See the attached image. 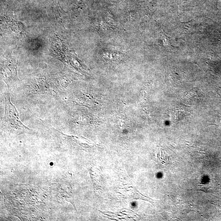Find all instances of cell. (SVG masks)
I'll list each match as a JSON object with an SVG mask.
<instances>
[{
    "label": "cell",
    "instance_id": "obj_3",
    "mask_svg": "<svg viewBox=\"0 0 221 221\" xmlns=\"http://www.w3.org/2000/svg\"><path fill=\"white\" fill-rule=\"evenodd\" d=\"M28 92L30 94L54 95L58 93L51 78H37L28 85Z\"/></svg>",
    "mask_w": 221,
    "mask_h": 221
},
{
    "label": "cell",
    "instance_id": "obj_1",
    "mask_svg": "<svg viewBox=\"0 0 221 221\" xmlns=\"http://www.w3.org/2000/svg\"><path fill=\"white\" fill-rule=\"evenodd\" d=\"M5 108L2 127L3 129L10 134H19L28 133L31 130L23 124L20 119L19 113L11 102L9 94H4Z\"/></svg>",
    "mask_w": 221,
    "mask_h": 221
},
{
    "label": "cell",
    "instance_id": "obj_2",
    "mask_svg": "<svg viewBox=\"0 0 221 221\" xmlns=\"http://www.w3.org/2000/svg\"><path fill=\"white\" fill-rule=\"evenodd\" d=\"M17 61L12 57H8L1 62V77L10 90L13 89L18 84L17 72Z\"/></svg>",
    "mask_w": 221,
    "mask_h": 221
}]
</instances>
